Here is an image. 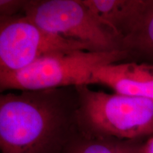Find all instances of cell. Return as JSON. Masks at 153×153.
I'll use <instances>...</instances> for the list:
<instances>
[{
  "label": "cell",
  "mask_w": 153,
  "mask_h": 153,
  "mask_svg": "<svg viewBox=\"0 0 153 153\" xmlns=\"http://www.w3.org/2000/svg\"><path fill=\"white\" fill-rule=\"evenodd\" d=\"M77 108L76 87L1 94V153H64Z\"/></svg>",
  "instance_id": "1"
},
{
  "label": "cell",
  "mask_w": 153,
  "mask_h": 153,
  "mask_svg": "<svg viewBox=\"0 0 153 153\" xmlns=\"http://www.w3.org/2000/svg\"><path fill=\"white\" fill-rule=\"evenodd\" d=\"M78 133L89 137L143 140L153 135V100L76 87Z\"/></svg>",
  "instance_id": "2"
},
{
  "label": "cell",
  "mask_w": 153,
  "mask_h": 153,
  "mask_svg": "<svg viewBox=\"0 0 153 153\" xmlns=\"http://www.w3.org/2000/svg\"><path fill=\"white\" fill-rule=\"evenodd\" d=\"M123 51H73L40 58L14 72H0V91H37L91 85L93 72L111 63L128 62Z\"/></svg>",
  "instance_id": "3"
},
{
  "label": "cell",
  "mask_w": 153,
  "mask_h": 153,
  "mask_svg": "<svg viewBox=\"0 0 153 153\" xmlns=\"http://www.w3.org/2000/svg\"><path fill=\"white\" fill-rule=\"evenodd\" d=\"M23 14L43 29L84 44L91 52L123 51V38L82 0H27Z\"/></svg>",
  "instance_id": "4"
},
{
  "label": "cell",
  "mask_w": 153,
  "mask_h": 153,
  "mask_svg": "<svg viewBox=\"0 0 153 153\" xmlns=\"http://www.w3.org/2000/svg\"><path fill=\"white\" fill-rule=\"evenodd\" d=\"M79 50L90 51L43 29L24 14L0 16V72L17 71L48 55Z\"/></svg>",
  "instance_id": "5"
},
{
  "label": "cell",
  "mask_w": 153,
  "mask_h": 153,
  "mask_svg": "<svg viewBox=\"0 0 153 153\" xmlns=\"http://www.w3.org/2000/svg\"><path fill=\"white\" fill-rule=\"evenodd\" d=\"M92 84L106 86L120 94L153 100V64L128 61L106 65L93 72Z\"/></svg>",
  "instance_id": "6"
},
{
  "label": "cell",
  "mask_w": 153,
  "mask_h": 153,
  "mask_svg": "<svg viewBox=\"0 0 153 153\" xmlns=\"http://www.w3.org/2000/svg\"><path fill=\"white\" fill-rule=\"evenodd\" d=\"M88 8L123 39L153 9V0H82Z\"/></svg>",
  "instance_id": "7"
},
{
  "label": "cell",
  "mask_w": 153,
  "mask_h": 153,
  "mask_svg": "<svg viewBox=\"0 0 153 153\" xmlns=\"http://www.w3.org/2000/svg\"><path fill=\"white\" fill-rule=\"evenodd\" d=\"M144 142L114 137H89L77 133L64 153H143Z\"/></svg>",
  "instance_id": "8"
},
{
  "label": "cell",
  "mask_w": 153,
  "mask_h": 153,
  "mask_svg": "<svg viewBox=\"0 0 153 153\" xmlns=\"http://www.w3.org/2000/svg\"><path fill=\"white\" fill-rule=\"evenodd\" d=\"M122 50L128 54V61L153 64V9L137 28L123 38Z\"/></svg>",
  "instance_id": "9"
},
{
  "label": "cell",
  "mask_w": 153,
  "mask_h": 153,
  "mask_svg": "<svg viewBox=\"0 0 153 153\" xmlns=\"http://www.w3.org/2000/svg\"><path fill=\"white\" fill-rule=\"evenodd\" d=\"M27 0H1L0 16L11 17L23 14Z\"/></svg>",
  "instance_id": "10"
},
{
  "label": "cell",
  "mask_w": 153,
  "mask_h": 153,
  "mask_svg": "<svg viewBox=\"0 0 153 153\" xmlns=\"http://www.w3.org/2000/svg\"><path fill=\"white\" fill-rule=\"evenodd\" d=\"M142 152L153 153V135L145 140V142L143 143Z\"/></svg>",
  "instance_id": "11"
}]
</instances>
